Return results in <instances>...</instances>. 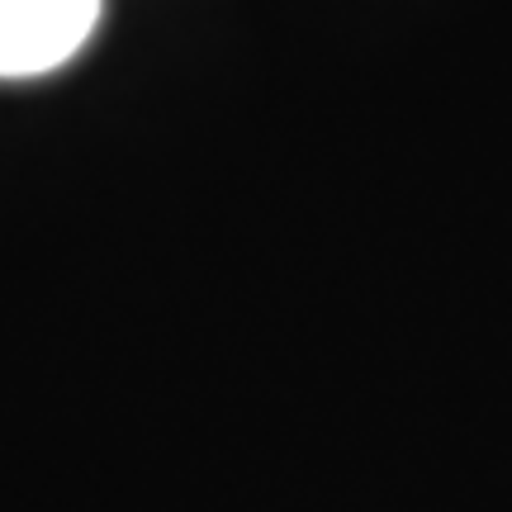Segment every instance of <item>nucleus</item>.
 <instances>
[{
    "mask_svg": "<svg viewBox=\"0 0 512 512\" xmlns=\"http://www.w3.org/2000/svg\"><path fill=\"white\" fill-rule=\"evenodd\" d=\"M105 0H0V81L67 67L100 24Z\"/></svg>",
    "mask_w": 512,
    "mask_h": 512,
    "instance_id": "nucleus-1",
    "label": "nucleus"
}]
</instances>
